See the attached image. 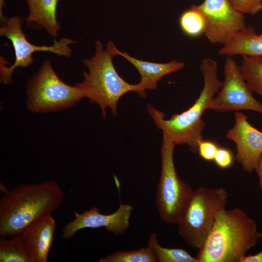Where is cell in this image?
Segmentation results:
<instances>
[{"instance_id":"14","label":"cell","mask_w":262,"mask_h":262,"mask_svg":"<svg viewBox=\"0 0 262 262\" xmlns=\"http://www.w3.org/2000/svg\"><path fill=\"white\" fill-rule=\"evenodd\" d=\"M117 55L126 59L137 70L141 76V80L137 84L144 98L147 95L145 90L156 89L158 82L163 77L181 69L185 65L184 63L176 60L164 63L145 61L134 58L118 49Z\"/></svg>"},{"instance_id":"1","label":"cell","mask_w":262,"mask_h":262,"mask_svg":"<svg viewBox=\"0 0 262 262\" xmlns=\"http://www.w3.org/2000/svg\"><path fill=\"white\" fill-rule=\"evenodd\" d=\"M65 196L52 180L19 184L5 191L0 200V236L21 234L31 223L56 211Z\"/></svg>"},{"instance_id":"9","label":"cell","mask_w":262,"mask_h":262,"mask_svg":"<svg viewBox=\"0 0 262 262\" xmlns=\"http://www.w3.org/2000/svg\"><path fill=\"white\" fill-rule=\"evenodd\" d=\"M224 74L221 87L208 109L221 113L251 110L262 115V103L254 97L239 66L230 57L224 63Z\"/></svg>"},{"instance_id":"19","label":"cell","mask_w":262,"mask_h":262,"mask_svg":"<svg viewBox=\"0 0 262 262\" xmlns=\"http://www.w3.org/2000/svg\"><path fill=\"white\" fill-rule=\"evenodd\" d=\"M239 68L252 92L262 97V57L242 56Z\"/></svg>"},{"instance_id":"22","label":"cell","mask_w":262,"mask_h":262,"mask_svg":"<svg viewBox=\"0 0 262 262\" xmlns=\"http://www.w3.org/2000/svg\"><path fill=\"white\" fill-rule=\"evenodd\" d=\"M228 0L235 10L244 15H256L262 11V0Z\"/></svg>"},{"instance_id":"24","label":"cell","mask_w":262,"mask_h":262,"mask_svg":"<svg viewBox=\"0 0 262 262\" xmlns=\"http://www.w3.org/2000/svg\"><path fill=\"white\" fill-rule=\"evenodd\" d=\"M213 161L216 165L221 168L229 167L233 162V155L231 151L226 147H218Z\"/></svg>"},{"instance_id":"17","label":"cell","mask_w":262,"mask_h":262,"mask_svg":"<svg viewBox=\"0 0 262 262\" xmlns=\"http://www.w3.org/2000/svg\"><path fill=\"white\" fill-rule=\"evenodd\" d=\"M179 24L181 32L187 36L196 38L204 34L205 18L197 5H192L180 14Z\"/></svg>"},{"instance_id":"6","label":"cell","mask_w":262,"mask_h":262,"mask_svg":"<svg viewBox=\"0 0 262 262\" xmlns=\"http://www.w3.org/2000/svg\"><path fill=\"white\" fill-rule=\"evenodd\" d=\"M27 108L34 113L59 112L69 109L84 98L76 86L63 82L49 60H45L28 81Z\"/></svg>"},{"instance_id":"18","label":"cell","mask_w":262,"mask_h":262,"mask_svg":"<svg viewBox=\"0 0 262 262\" xmlns=\"http://www.w3.org/2000/svg\"><path fill=\"white\" fill-rule=\"evenodd\" d=\"M147 246L154 253L157 262H198L187 251L180 248H167L160 246L155 232L150 234Z\"/></svg>"},{"instance_id":"8","label":"cell","mask_w":262,"mask_h":262,"mask_svg":"<svg viewBox=\"0 0 262 262\" xmlns=\"http://www.w3.org/2000/svg\"><path fill=\"white\" fill-rule=\"evenodd\" d=\"M23 23L20 16H6L0 24V35L6 37L11 42L15 56V62L10 66H7L3 57H0V81L4 84L12 83V75L16 68H26L33 63V55L34 52L48 51L68 58L72 54L70 46L76 42L70 38L62 37L58 41L55 40L50 46L35 45L27 39L22 29Z\"/></svg>"},{"instance_id":"7","label":"cell","mask_w":262,"mask_h":262,"mask_svg":"<svg viewBox=\"0 0 262 262\" xmlns=\"http://www.w3.org/2000/svg\"><path fill=\"white\" fill-rule=\"evenodd\" d=\"M176 144L163 132L161 147V173L156 186V206L161 220L177 224L194 193L176 172L173 159Z\"/></svg>"},{"instance_id":"27","label":"cell","mask_w":262,"mask_h":262,"mask_svg":"<svg viewBox=\"0 0 262 262\" xmlns=\"http://www.w3.org/2000/svg\"><path fill=\"white\" fill-rule=\"evenodd\" d=\"M6 0H0V24L3 23L4 20L6 17V16H5L3 13V9L4 7L6 5Z\"/></svg>"},{"instance_id":"15","label":"cell","mask_w":262,"mask_h":262,"mask_svg":"<svg viewBox=\"0 0 262 262\" xmlns=\"http://www.w3.org/2000/svg\"><path fill=\"white\" fill-rule=\"evenodd\" d=\"M28 8L27 25L44 29L52 37L58 36L61 25L57 18V8L60 0H24Z\"/></svg>"},{"instance_id":"3","label":"cell","mask_w":262,"mask_h":262,"mask_svg":"<svg viewBox=\"0 0 262 262\" xmlns=\"http://www.w3.org/2000/svg\"><path fill=\"white\" fill-rule=\"evenodd\" d=\"M199 69L204 78V85L195 103L187 110L173 115L170 119L150 104L147 113L158 128L166 133L176 145H187L191 151L197 152L199 142L204 139L202 131L205 123L201 117L214 96L220 89L222 82L218 77V64L210 58L202 60Z\"/></svg>"},{"instance_id":"21","label":"cell","mask_w":262,"mask_h":262,"mask_svg":"<svg viewBox=\"0 0 262 262\" xmlns=\"http://www.w3.org/2000/svg\"><path fill=\"white\" fill-rule=\"evenodd\" d=\"M99 262H157L154 253L148 246L140 249L117 251L99 259Z\"/></svg>"},{"instance_id":"25","label":"cell","mask_w":262,"mask_h":262,"mask_svg":"<svg viewBox=\"0 0 262 262\" xmlns=\"http://www.w3.org/2000/svg\"><path fill=\"white\" fill-rule=\"evenodd\" d=\"M241 262H262V250L255 255H246Z\"/></svg>"},{"instance_id":"23","label":"cell","mask_w":262,"mask_h":262,"mask_svg":"<svg viewBox=\"0 0 262 262\" xmlns=\"http://www.w3.org/2000/svg\"><path fill=\"white\" fill-rule=\"evenodd\" d=\"M218 147L215 142L203 139L198 143L197 152L202 159L211 161L214 160Z\"/></svg>"},{"instance_id":"20","label":"cell","mask_w":262,"mask_h":262,"mask_svg":"<svg viewBox=\"0 0 262 262\" xmlns=\"http://www.w3.org/2000/svg\"><path fill=\"white\" fill-rule=\"evenodd\" d=\"M0 240V262H30L21 234Z\"/></svg>"},{"instance_id":"16","label":"cell","mask_w":262,"mask_h":262,"mask_svg":"<svg viewBox=\"0 0 262 262\" xmlns=\"http://www.w3.org/2000/svg\"><path fill=\"white\" fill-rule=\"evenodd\" d=\"M223 45L217 52L220 55L262 57V37L250 25L233 34Z\"/></svg>"},{"instance_id":"26","label":"cell","mask_w":262,"mask_h":262,"mask_svg":"<svg viewBox=\"0 0 262 262\" xmlns=\"http://www.w3.org/2000/svg\"><path fill=\"white\" fill-rule=\"evenodd\" d=\"M255 171L259 178V184L262 193V154L260 156L258 164Z\"/></svg>"},{"instance_id":"28","label":"cell","mask_w":262,"mask_h":262,"mask_svg":"<svg viewBox=\"0 0 262 262\" xmlns=\"http://www.w3.org/2000/svg\"><path fill=\"white\" fill-rule=\"evenodd\" d=\"M260 35L262 37V32L260 34Z\"/></svg>"},{"instance_id":"4","label":"cell","mask_w":262,"mask_h":262,"mask_svg":"<svg viewBox=\"0 0 262 262\" xmlns=\"http://www.w3.org/2000/svg\"><path fill=\"white\" fill-rule=\"evenodd\" d=\"M94 55L84 59L83 64L88 70L83 71V81L74 84L89 99L91 103L97 104L105 119L106 109L109 108L114 116L117 115L118 100L125 94L134 91L144 98L138 84H130L122 78L116 71L113 63L118 49L112 41L105 49L97 40Z\"/></svg>"},{"instance_id":"12","label":"cell","mask_w":262,"mask_h":262,"mask_svg":"<svg viewBox=\"0 0 262 262\" xmlns=\"http://www.w3.org/2000/svg\"><path fill=\"white\" fill-rule=\"evenodd\" d=\"M226 136L235 143V158L243 170L247 172L255 171L262 154V132L252 126L247 116L239 111L235 112L234 125Z\"/></svg>"},{"instance_id":"5","label":"cell","mask_w":262,"mask_h":262,"mask_svg":"<svg viewBox=\"0 0 262 262\" xmlns=\"http://www.w3.org/2000/svg\"><path fill=\"white\" fill-rule=\"evenodd\" d=\"M228 193L223 188L200 186L192 196L177 223L178 232L186 245L202 247L218 213L226 207Z\"/></svg>"},{"instance_id":"13","label":"cell","mask_w":262,"mask_h":262,"mask_svg":"<svg viewBox=\"0 0 262 262\" xmlns=\"http://www.w3.org/2000/svg\"><path fill=\"white\" fill-rule=\"evenodd\" d=\"M56 226L54 218L49 214L31 223L21 234L30 262L47 261Z\"/></svg>"},{"instance_id":"10","label":"cell","mask_w":262,"mask_h":262,"mask_svg":"<svg viewBox=\"0 0 262 262\" xmlns=\"http://www.w3.org/2000/svg\"><path fill=\"white\" fill-rule=\"evenodd\" d=\"M197 6L206 20L204 34L211 43L223 45L247 26L245 15L235 10L228 0H204Z\"/></svg>"},{"instance_id":"2","label":"cell","mask_w":262,"mask_h":262,"mask_svg":"<svg viewBox=\"0 0 262 262\" xmlns=\"http://www.w3.org/2000/svg\"><path fill=\"white\" fill-rule=\"evenodd\" d=\"M262 238L258 224L242 210L220 211L196 258L198 262H241Z\"/></svg>"},{"instance_id":"11","label":"cell","mask_w":262,"mask_h":262,"mask_svg":"<svg viewBox=\"0 0 262 262\" xmlns=\"http://www.w3.org/2000/svg\"><path fill=\"white\" fill-rule=\"evenodd\" d=\"M132 211L131 205L122 204L120 201L117 210L109 214L101 213L96 207L81 213L74 211V219L67 223L62 230V237L70 239L82 229L101 227L116 235L124 234L130 226Z\"/></svg>"}]
</instances>
